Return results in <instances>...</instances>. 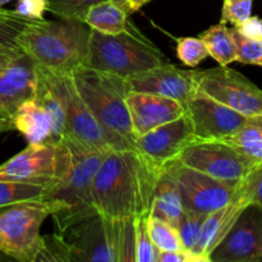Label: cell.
<instances>
[{
  "label": "cell",
  "mask_w": 262,
  "mask_h": 262,
  "mask_svg": "<svg viewBox=\"0 0 262 262\" xmlns=\"http://www.w3.org/2000/svg\"><path fill=\"white\" fill-rule=\"evenodd\" d=\"M41 71L48 77L63 104L66 114V137L73 138L86 147L102 154L113 150L109 136L87 107L74 84L72 74H55L45 69Z\"/></svg>",
  "instance_id": "9"
},
{
  "label": "cell",
  "mask_w": 262,
  "mask_h": 262,
  "mask_svg": "<svg viewBox=\"0 0 262 262\" xmlns=\"http://www.w3.org/2000/svg\"><path fill=\"white\" fill-rule=\"evenodd\" d=\"M148 232L154 245L159 251H179L183 250V245L179 238L178 230L160 217L150 214L148 216Z\"/></svg>",
  "instance_id": "28"
},
{
  "label": "cell",
  "mask_w": 262,
  "mask_h": 262,
  "mask_svg": "<svg viewBox=\"0 0 262 262\" xmlns=\"http://www.w3.org/2000/svg\"><path fill=\"white\" fill-rule=\"evenodd\" d=\"M161 168L137 150H110L92 186L96 211L118 222L150 214Z\"/></svg>",
  "instance_id": "1"
},
{
  "label": "cell",
  "mask_w": 262,
  "mask_h": 262,
  "mask_svg": "<svg viewBox=\"0 0 262 262\" xmlns=\"http://www.w3.org/2000/svg\"><path fill=\"white\" fill-rule=\"evenodd\" d=\"M245 179L250 189L251 204L257 205L262 209V163L253 166Z\"/></svg>",
  "instance_id": "37"
},
{
  "label": "cell",
  "mask_w": 262,
  "mask_h": 262,
  "mask_svg": "<svg viewBox=\"0 0 262 262\" xmlns=\"http://www.w3.org/2000/svg\"><path fill=\"white\" fill-rule=\"evenodd\" d=\"M72 262H136L133 220L118 222L94 215L63 234Z\"/></svg>",
  "instance_id": "6"
},
{
  "label": "cell",
  "mask_w": 262,
  "mask_h": 262,
  "mask_svg": "<svg viewBox=\"0 0 262 262\" xmlns=\"http://www.w3.org/2000/svg\"><path fill=\"white\" fill-rule=\"evenodd\" d=\"M168 165L177 179L184 209L210 214L232 201L238 184L212 178L178 160Z\"/></svg>",
  "instance_id": "12"
},
{
  "label": "cell",
  "mask_w": 262,
  "mask_h": 262,
  "mask_svg": "<svg viewBox=\"0 0 262 262\" xmlns=\"http://www.w3.org/2000/svg\"><path fill=\"white\" fill-rule=\"evenodd\" d=\"M129 15L125 14L112 0H106L94 5L84 15L83 22L91 30H96L106 35H115L128 30L130 20Z\"/></svg>",
  "instance_id": "23"
},
{
  "label": "cell",
  "mask_w": 262,
  "mask_h": 262,
  "mask_svg": "<svg viewBox=\"0 0 262 262\" xmlns=\"http://www.w3.org/2000/svg\"><path fill=\"white\" fill-rule=\"evenodd\" d=\"M46 187L40 184L0 181V207L26 200L42 199Z\"/></svg>",
  "instance_id": "30"
},
{
  "label": "cell",
  "mask_w": 262,
  "mask_h": 262,
  "mask_svg": "<svg viewBox=\"0 0 262 262\" xmlns=\"http://www.w3.org/2000/svg\"><path fill=\"white\" fill-rule=\"evenodd\" d=\"M237 46V61L242 64H262V40H253L238 32L235 27L230 28Z\"/></svg>",
  "instance_id": "34"
},
{
  "label": "cell",
  "mask_w": 262,
  "mask_h": 262,
  "mask_svg": "<svg viewBox=\"0 0 262 262\" xmlns=\"http://www.w3.org/2000/svg\"><path fill=\"white\" fill-rule=\"evenodd\" d=\"M9 58H12V56H2V55H0V68L4 66L5 61H7Z\"/></svg>",
  "instance_id": "41"
},
{
  "label": "cell",
  "mask_w": 262,
  "mask_h": 262,
  "mask_svg": "<svg viewBox=\"0 0 262 262\" xmlns=\"http://www.w3.org/2000/svg\"><path fill=\"white\" fill-rule=\"evenodd\" d=\"M245 178L238 183L234 196L229 204L207 214L199 241L192 248L194 255L201 256L210 262V255L212 251L229 233L243 209L251 204L250 189Z\"/></svg>",
  "instance_id": "18"
},
{
  "label": "cell",
  "mask_w": 262,
  "mask_h": 262,
  "mask_svg": "<svg viewBox=\"0 0 262 262\" xmlns=\"http://www.w3.org/2000/svg\"><path fill=\"white\" fill-rule=\"evenodd\" d=\"M168 63L163 51L130 22L128 30L106 35L91 30L87 66L123 78Z\"/></svg>",
  "instance_id": "5"
},
{
  "label": "cell",
  "mask_w": 262,
  "mask_h": 262,
  "mask_svg": "<svg viewBox=\"0 0 262 262\" xmlns=\"http://www.w3.org/2000/svg\"><path fill=\"white\" fill-rule=\"evenodd\" d=\"M127 106L136 140L186 113L183 105L177 100L138 91L128 94Z\"/></svg>",
  "instance_id": "19"
},
{
  "label": "cell",
  "mask_w": 262,
  "mask_h": 262,
  "mask_svg": "<svg viewBox=\"0 0 262 262\" xmlns=\"http://www.w3.org/2000/svg\"><path fill=\"white\" fill-rule=\"evenodd\" d=\"M206 45L209 56L214 58L219 66H229L237 61V46L232 31L224 23L211 26L199 36Z\"/></svg>",
  "instance_id": "24"
},
{
  "label": "cell",
  "mask_w": 262,
  "mask_h": 262,
  "mask_svg": "<svg viewBox=\"0 0 262 262\" xmlns=\"http://www.w3.org/2000/svg\"><path fill=\"white\" fill-rule=\"evenodd\" d=\"M69 151L63 142L28 145L0 165V181L54 186L69 166Z\"/></svg>",
  "instance_id": "8"
},
{
  "label": "cell",
  "mask_w": 262,
  "mask_h": 262,
  "mask_svg": "<svg viewBox=\"0 0 262 262\" xmlns=\"http://www.w3.org/2000/svg\"><path fill=\"white\" fill-rule=\"evenodd\" d=\"M72 78L90 112L109 136L113 150H135L136 136L127 106L132 90L127 79L87 64L74 69Z\"/></svg>",
  "instance_id": "4"
},
{
  "label": "cell",
  "mask_w": 262,
  "mask_h": 262,
  "mask_svg": "<svg viewBox=\"0 0 262 262\" xmlns=\"http://www.w3.org/2000/svg\"><path fill=\"white\" fill-rule=\"evenodd\" d=\"M177 56L184 66L194 68L209 58V51L200 37H181L177 38Z\"/></svg>",
  "instance_id": "33"
},
{
  "label": "cell",
  "mask_w": 262,
  "mask_h": 262,
  "mask_svg": "<svg viewBox=\"0 0 262 262\" xmlns=\"http://www.w3.org/2000/svg\"><path fill=\"white\" fill-rule=\"evenodd\" d=\"M9 2H12V0H0V7H3V5L8 4Z\"/></svg>",
  "instance_id": "42"
},
{
  "label": "cell",
  "mask_w": 262,
  "mask_h": 262,
  "mask_svg": "<svg viewBox=\"0 0 262 262\" xmlns=\"http://www.w3.org/2000/svg\"><path fill=\"white\" fill-rule=\"evenodd\" d=\"M15 12L31 20H42L43 13L48 10V0H17Z\"/></svg>",
  "instance_id": "36"
},
{
  "label": "cell",
  "mask_w": 262,
  "mask_h": 262,
  "mask_svg": "<svg viewBox=\"0 0 262 262\" xmlns=\"http://www.w3.org/2000/svg\"><path fill=\"white\" fill-rule=\"evenodd\" d=\"M235 30L243 36L253 40H262V19L258 17H248L245 22L235 26Z\"/></svg>",
  "instance_id": "39"
},
{
  "label": "cell",
  "mask_w": 262,
  "mask_h": 262,
  "mask_svg": "<svg viewBox=\"0 0 262 262\" xmlns=\"http://www.w3.org/2000/svg\"><path fill=\"white\" fill-rule=\"evenodd\" d=\"M186 114L199 141L225 140L234 135L250 118L200 91H196L186 106Z\"/></svg>",
  "instance_id": "15"
},
{
  "label": "cell",
  "mask_w": 262,
  "mask_h": 262,
  "mask_svg": "<svg viewBox=\"0 0 262 262\" xmlns=\"http://www.w3.org/2000/svg\"><path fill=\"white\" fill-rule=\"evenodd\" d=\"M261 67H262V64H261Z\"/></svg>",
  "instance_id": "43"
},
{
  "label": "cell",
  "mask_w": 262,
  "mask_h": 262,
  "mask_svg": "<svg viewBox=\"0 0 262 262\" xmlns=\"http://www.w3.org/2000/svg\"><path fill=\"white\" fill-rule=\"evenodd\" d=\"M210 262H262V209H243L224 239L210 255Z\"/></svg>",
  "instance_id": "13"
},
{
  "label": "cell",
  "mask_w": 262,
  "mask_h": 262,
  "mask_svg": "<svg viewBox=\"0 0 262 262\" xmlns=\"http://www.w3.org/2000/svg\"><path fill=\"white\" fill-rule=\"evenodd\" d=\"M112 2L118 5L125 14L132 15L152 0H112Z\"/></svg>",
  "instance_id": "40"
},
{
  "label": "cell",
  "mask_w": 262,
  "mask_h": 262,
  "mask_svg": "<svg viewBox=\"0 0 262 262\" xmlns=\"http://www.w3.org/2000/svg\"><path fill=\"white\" fill-rule=\"evenodd\" d=\"M36 67V66H35ZM33 99L49 113L53 122V142H61L66 137V114L60 99L40 68L36 67V90Z\"/></svg>",
  "instance_id": "22"
},
{
  "label": "cell",
  "mask_w": 262,
  "mask_h": 262,
  "mask_svg": "<svg viewBox=\"0 0 262 262\" xmlns=\"http://www.w3.org/2000/svg\"><path fill=\"white\" fill-rule=\"evenodd\" d=\"M197 141L191 122L184 113L178 119L159 125L138 137L135 150L140 151L154 163L164 166L177 160L189 145Z\"/></svg>",
  "instance_id": "16"
},
{
  "label": "cell",
  "mask_w": 262,
  "mask_h": 262,
  "mask_svg": "<svg viewBox=\"0 0 262 262\" xmlns=\"http://www.w3.org/2000/svg\"><path fill=\"white\" fill-rule=\"evenodd\" d=\"M194 72L196 71H183L168 61L125 79L132 91L169 97L181 102L186 109L197 91Z\"/></svg>",
  "instance_id": "17"
},
{
  "label": "cell",
  "mask_w": 262,
  "mask_h": 262,
  "mask_svg": "<svg viewBox=\"0 0 262 262\" xmlns=\"http://www.w3.org/2000/svg\"><path fill=\"white\" fill-rule=\"evenodd\" d=\"M51 215L43 200H26L0 207V252L18 262H35L41 225Z\"/></svg>",
  "instance_id": "7"
},
{
  "label": "cell",
  "mask_w": 262,
  "mask_h": 262,
  "mask_svg": "<svg viewBox=\"0 0 262 262\" xmlns=\"http://www.w3.org/2000/svg\"><path fill=\"white\" fill-rule=\"evenodd\" d=\"M31 22L33 20L22 17L14 9L0 7V55L17 56L23 53L18 38Z\"/></svg>",
  "instance_id": "26"
},
{
  "label": "cell",
  "mask_w": 262,
  "mask_h": 262,
  "mask_svg": "<svg viewBox=\"0 0 262 262\" xmlns=\"http://www.w3.org/2000/svg\"><path fill=\"white\" fill-rule=\"evenodd\" d=\"M253 0H224L222 8L220 23H232L238 26L251 17Z\"/></svg>",
  "instance_id": "35"
},
{
  "label": "cell",
  "mask_w": 262,
  "mask_h": 262,
  "mask_svg": "<svg viewBox=\"0 0 262 262\" xmlns=\"http://www.w3.org/2000/svg\"><path fill=\"white\" fill-rule=\"evenodd\" d=\"M13 127L25 136L28 145L53 142V122L50 115L35 99L27 100L18 107Z\"/></svg>",
  "instance_id": "20"
},
{
  "label": "cell",
  "mask_w": 262,
  "mask_h": 262,
  "mask_svg": "<svg viewBox=\"0 0 262 262\" xmlns=\"http://www.w3.org/2000/svg\"><path fill=\"white\" fill-rule=\"evenodd\" d=\"M223 141L256 163H262V115L250 117L234 135Z\"/></svg>",
  "instance_id": "25"
},
{
  "label": "cell",
  "mask_w": 262,
  "mask_h": 262,
  "mask_svg": "<svg viewBox=\"0 0 262 262\" xmlns=\"http://www.w3.org/2000/svg\"><path fill=\"white\" fill-rule=\"evenodd\" d=\"M158 262H209L201 256L194 255L192 251L179 250V251H160L159 252Z\"/></svg>",
  "instance_id": "38"
},
{
  "label": "cell",
  "mask_w": 262,
  "mask_h": 262,
  "mask_svg": "<svg viewBox=\"0 0 262 262\" xmlns=\"http://www.w3.org/2000/svg\"><path fill=\"white\" fill-rule=\"evenodd\" d=\"M148 215L133 219L135 227V255L136 262H158L159 252L148 232Z\"/></svg>",
  "instance_id": "27"
},
{
  "label": "cell",
  "mask_w": 262,
  "mask_h": 262,
  "mask_svg": "<svg viewBox=\"0 0 262 262\" xmlns=\"http://www.w3.org/2000/svg\"><path fill=\"white\" fill-rule=\"evenodd\" d=\"M206 216L207 214H204V212L183 209V212L177 224V230H178L183 248L192 251V248L196 246Z\"/></svg>",
  "instance_id": "31"
},
{
  "label": "cell",
  "mask_w": 262,
  "mask_h": 262,
  "mask_svg": "<svg viewBox=\"0 0 262 262\" xmlns=\"http://www.w3.org/2000/svg\"><path fill=\"white\" fill-rule=\"evenodd\" d=\"M36 67L25 53L12 56L0 68V133L14 129L13 120L18 107L33 99Z\"/></svg>",
  "instance_id": "14"
},
{
  "label": "cell",
  "mask_w": 262,
  "mask_h": 262,
  "mask_svg": "<svg viewBox=\"0 0 262 262\" xmlns=\"http://www.w3.org/2000/svg\"><path fill=\"white\" fill-rule=\"evenodd\" d=\"M61 142L69 151V166L60 181L46 188L41 200L49 204L56 233L63 235L74 225L97 214L92 186L105 154L86 147L71 137H64Z\"/></svg>",
  "instance_id": "2"
},
{
  "label": "cell",
  "mask_w": 262,
  "mask_h": 262,
  "mask_svg": "<svg viewBox=\"0 0 262 262\" xmlns=\"http://www.w3.org/2000/svg\"><path fill=\"white\" fill-rule=\"evenodd\" d=\"M91 28L79 19L33 20L20 33V50L36 67L55 74H72L87 64Z\"/></svg>",
  "instance_id": "3"
},
{
  "label": "cell",
  "mask_w": 262,
  "mask_h": 262,
  "mask_svg": "<svg viewBox=\"0 0 262 262\" xmlns=\"http://www.w3.org/2000/svg\"><path fill=\"white\" fill-rule=\"evenodd\" d=\"M177 160L212 178L234 184L239 183L258 164L224 141H197Z\"/></svg>",
  "instance_id": "11"
},
{
  "label": "cell",
  "mask_w": 262,
  "mask_h": 262,
  "mask_svg": "<svg viewBox=\"0 0 262 262\" xmlns=\"http://www.w3.org/2000/svg\"><path fill=\"white\" fill-rule=\"evenodd\" d=\"M106 0H48V12L66 19H79L83 22L84 15L94 5Z\"/></svg>",
  "instance_id": "32"
},
{
  "label": "cell",
  "mask_w": 262,
  "mask_h": 262,
  "mask_svg": "<svg viewBox=\"0 0 262 262\" xmlns=\"http://www.w3.org/2000/svg\"><path fill=\"white\" fill-rule=\"evenodd\" d=\"M183 209L177 179L171 169L166 164L161 168L158 182H156L150 214L160 217L164 222L177 228Z\"/></svg>",
  "instance_id": "21"
},
{
  "label": "cell",
  "mask_w": 262,
  "mask_h": 262,
  "mask_svg": "<svg viewBox=\"0 0 262 262\" xmlns=\"http://www.w3.org/2000/svg\"><path fill=\"white\" fill-rule=\"evenodd\" d=\"M35 262H72L71 246L59 233L41 235Z\"/></svg>",
  "instance_id": "29"
},
{
  "label": "cell",
  "mask_w": 262,
  "mask_h": 262,
  "mask_svg": "<svg viewBox=\"0 0 262 262\" xmlns=\"http://www.w3.org/2000/svg\"><path fill=\"white\" fill-rule=\"evenodd\" d=\"M197 91L246 115H262V90L228 66L194 72Z\"/></svg>",
  "instance_id": "10"
}]
</instances>
